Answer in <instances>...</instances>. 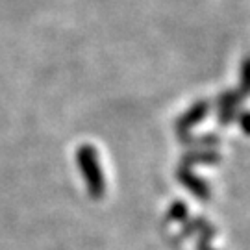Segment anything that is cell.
I'll return each instance as SVG.
<instances>
[{"mask_svg":"<svg viewBox=\"0 0 250 250\" xmlns=\"http://www.w3.org/2000/svg\"><path fill=\"white\" fill-rule=\"evenodd\" d=\"M76 163L80 165L82 176L85 180L87 191L93 198L104 197L106 193V180L102 174V167L99 161V152L91 145H82L76 150Z\"/></svg>","mask_w":250,"mask_h":250,"instance_id":"cell-1","label":"cell"},{"mask_svg":"<svg viewBox=\"0 0 250 250\" xmlns=\"http://www.w3.org/2000/svg\"><path fill=\"white\" fill-rule=\"evenodd\" d=\"M239 95L243 99L250 97V56L241 62V78H239Z\"/></svg>","mask_w":250,"mask_h":250,"instance_id":"cell-6","label":"cell"},{"mask_svg":"<svg viewBox=\"0 0 250 250\" xmlns=\"http://www.w3.org/2000/svg\"><path fill=\"white\" fill-rule=\"evenodd\" d=\"M243 100L245 99L239 95L237 89L226 91V93H223V95L217 99V121H219V125L226 126L237 119V113H239L237 106L241 104Z\"/></svg>","mask_w":250,"mask_h":250,"instance_id":"cell-2","label":"cell"},{"mask_svg":"<svg viewBox=\"0 0 250 250\" xmlns=\"http://www.w3.org/2000/svg\"><path fill=\"white\" fill-rule=\"evenodd\" d=\"M221 158H219V154L217 152H189L184 156V160H182V165L184 167H189V165H195V163H219Z\"/></svg>","mask_w":250,"mask_h":250,"instance_id":"cell-5","label":"cell"},{"mask_svg":"<svg viewBox=\"0 0 250 250\" xmlns=\"http://www.w3.org/2000/svg\"><path fill=\"white\" fill-rule=\"evenodd\" d=\"M198 250H215L211 245H208V241H198Z\"/></svg>","mask_w":250,"mask_h":250,"instance_id":"cell-9","label":"cell"},{"mask_svg":"<svg viewBox=\"0 0 250 250\" xmlns=\"http://www.w3.org/2000/svg\"><path fill=\"white\" fill-rule=\"evenodd\" d=\"M176 178L182 182V186H186V188L195 195L198 197L200 200H208V198L211 197V191L208 188V184H206L202 178H198L195 172H191L189 167H180L178 172H176Z\"/></svg>","mask_w":250,"mask_h":250,"instance_id":"cell-4","label":"cell"},{"mask_svg":"<svg viewBox=\"0 0 250 250\" xmlns=\"http://www.w3.org/2000/svg\"><path fill=\"white\" fill-rule=\"evenodd\" d=\"M235 121H237V125H239V128H241L243 134L250 135V111H249V109H243V111H239Z\"/></svg>","mask_w":250,"mask_h":250,"instance_id":"cell-8","label":"cell"},{"mask_svg":"<svg viewBox=\"0 0 250 250\" xmlns=\"http://www.w3.org/2000/svg\"><path fill=\"white\" fill-rule=\"evenodd\" d=\"M208 113H209V102L208 100H198L197 104H193L184 115H180L178 121H176V132H178L180 137L188 135L189 130L193 126H197L198 123H202Z\"/></svg>","mask_w":250,"mask_h":250,"instance_id":"cell-3","label":"cell"},{"mask_svg":"<svg viewBox=\"0 0 250 250\" xmlns=\"http://www.w3.org/2000/svg\"><path fill=\"white\" fill-rule=\"evenodd\" d=\"M186 217H188V206L184 204V202H174V204L170 206L169 209V219L170 221H186Z\"/></svg>","mask_w":250,"mask_h":250,"instance_id":"cell-7","label":"cell"}]
</instances>
